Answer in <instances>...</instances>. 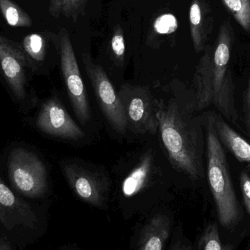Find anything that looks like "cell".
Segmentation results:
<instances>
[{
	"mask_svg": "<svg viewBox=\"0 0 250 250\" xmlns=\"http://www.w3.org/2000/svg\"><path fill=\"white\" fill-rule=\"evenodd\" d=\"M234 41V29L230 19L223 21L217 39L213 45H206L195 67L192 102L196 111L214 105L220 115L238 125L236 86L230 67Z\"/></svg>",
	"mask_w": 250,
	"mask_h": 250,
	"instance_id": "6da1fadb",
	"label": "cell"
},
{
	"mask_svg": "<svg viewBox=\"0 0 250 250\" xmlns=\"http://www.w3.org/2000/svg\"><path fill=\"white\" fill-rule=\"evenodd\" d=\"M154 106L162 141L173 167L192 180L203 179L206 140L202 120L193 115V102L184 107L155 100Z\"/></svg>",
	"mask_w": 250,
	"mask_h": 250,
	"instance_id": "7a4b0ae2",
	"label": "cell"
},
{
	"mask_svg": "<svg viewBox=\"0 0 250 250\" xmlns=\"http://www.w3.org/2000/svg\"><path fill=\"white\" fill-rule=\"evenodd\" d=\"M201 120L206 133L207 177L219 221L226 229H231L239 224L242 213L232 182L229 160L216 132L212 112L207 113Z\"/></svg>",
	"mask_w": 250,
	"mask_h": 250,
	"instance_id": "3957f363",
	"label": "cell"
},
{
	"mask_svg": "<svg viewBox=\"0 0 250 250\" xmlns=\"http://www.w3.org/2000/svg\"><path fill=\"white\" fill-rule=\"evenodd\" d=\"M8 175L14 189L27 198L42 197L48 189L43 163L35 154L23 148H16L10 153Z\"/></svg>",
	"mask_w": 250,
	"mask_h": 250,
	"instance_id": "277c9868",
	"label": "cell"
},
{
	"mask_svg": "<svg viewBox=\"0 0 250 250\" xmlns=\"http://www.w3.org/2000/svg\"><path fill=\"white\" fill-rule=\"evenodd\" d=\"M82 58L104 116L114 130L119 133H125L127 123L124 108L105 70L101 65L94 62L88 53L83 52Z\"/></svg>",
	"mask_w": 250,
	"mask_h": 250,
	"instance_id": "5b68a950",
	"label": "cell"
},
{
	"mask_svg": "<svg viewBox=\"0 0 250 250\" xmlns=\"http://www.w3.org/2000/svg\"><path fill=\"white\" fill-rule=\"evenodd\" d=\"M59 42L62 72L67 94L76 117L85 124L91 119L90 107L73 44L68 32L64 28L60 30Z\"/></svg>",
	"mask_w": 250,
	"mask_h": 250,
	"instance_id": "8992f818",
	"label": "cell"
},
{
	"mask_svg": "<svg viewBox=\"0 0 250 250\" xmlns=\"http://www.w3.org/2000/svg\"><path fill=\"white\" fill-rule=\"evenodd\" d=\"M118 95L124 108L127 127L141 134H154L158 130L154 100L148 90L125 85Z\"/></svg>",
	"mask_w": 250,
	"mask_h": 250,
	"instance_id": "52a82bcc",
	"label": "cell"
},
{
	"mask_svg": "<svg viewBox=\"0 0 250 250\" xmlns=\"http://www.w3.org/2000/svg\"><path fill=\"white\" fill-rule=\"evenodd\" d=\"M36 125L44 133L56 138L79 140L85 136L84 132L57 97L50 98L42 104Z\"/></svg>",
	"mask_w": 250,
	"mask_h": 250,
	"instance_id": "ba28073f",
	"label": "cell"
},
{
	"mask_svg": "<svg viewBox=\"0 0 250 250\" xmlns=\"http://www.w3.org/2000/svg\"><path fill=\"white\" fill-rule=\"evenodd\" d=\"M63 171L70 188L80 199L98 208L105 205L108 184L102 176L76 164L65 165Z\"/></svg>",
	"mask_w": 250,
	"mask_h": 250,
	"instance_id": "9c48e42d",
	"label": "cell"
},
{
	"mask_svg": "<svg viewBox=\"0 0 250 250\" xmlns=\"http://www.w3.org/2000/svg\"><path fill=\"white\" fill-rule=\"evenodd\" d=\"M36 214L29 204L17 197L0 177V223L8 232L34 229Z\"/></svg>",
	"mask_w": 250,
	"mask_h": 250,
	"instance_id": "30bf717a",
	"label": "cell"
},
{
	"mask_svg": "<svg viewBox=\"0 0 250 250\" xmlns=\"http://www.w3.org/2000/svg\"><path fill=\"white\" fill-rule=\"evenodd\" d=\"M26 61L23 48L0 35V66L12 92L19 100L26 96Z\"/></svg>",
	"mask_w": 250,
	"mask_h": 250,
	"instance_id": "8fae6325",
	"label": "cell"
},
{
	"mask_svg": "<svg viewBox=\"0 0 250 250\" xmlns=\"http://www.w3.org/2000/svg\"><path fill=\"white\" fill-rule=\"evenodd\" d=\"M189 29L195 52L204 51L214 29V16L207 0H193L189 12Z\"/></svg>",
	"mask_w": 250,
	"mask_h": 250,
	"instance_id": "7c38bea8",
	"label": "cell"
},
{
	"mask_svg": "<svg viewBox=\"0 0 250 250\" xmlns=\"http://www.w3.org/2000/svg\"><path fill=\"white\" fill-rule=\"evenodd\" d=\"M214 128L220 142L228 148L238 161L246 165L250 170V144L242 138L221 115L212 113Z\"/></svg>",
	"mask_w": 250,
	"mask_h": 250,
	"instance_id": "4fadbf2b",
	"label": "cell"
},
{
	"mask_svg": "<svg viewBox=\"0 0 250 250\" xmlns=\"http://www.w3.org/2000/svg\"><path fill=\"white\" fill-rule=\"evenodd\" d=\"M170 220L164 214L154 216L144 226L138 250H163L170 234Z\"/></svg>",
	"mask_w": 250,
	"mask_h": 250,
	"instance_id": "5bb4252c",
	"label": "cell"
},
{
	"mask_svg": "<svg viewBox=\"0 0 250 250\" xmlns=\"http://www.w3.org/2000/svg\"><path fill=\"white\" fill-rule=\"evenodd\" d=\"M152 159L151 154H146L139 164L125 179L123 191L126 196H131L139 192L148 179L151 171Z\"/></svg>",
	"mask_w": 250,
	"mask_h": 250,
	"instance_id": "9a60e30c",
	"label": "cell"
},
{
	"mask_svg": "<svg viewBox=\"0 0 250 250\" xmlns=\"http://www.w3.org/2000/svg\"><path fill=\"white\" fill-rule=\"evenodd\" d=\"M89 0H49L50 14L54 18L63 16L76 22L84 16Z\"/></svg>",
	"mask_w": 250,
	"mask_h": 250,
	"instance_id": "2e32d148",
	"label": "cell"
},
{
	"mask_svg": "<svg viewBox=\"0 0 250 250\" xmlns=\"http://www.w3.org/2000/svg\"><path fill=\"white\" fill-rule=\"evenodd\" d=\"M0 11L10 26L30 27L32 25L30 16L10 0H0Z\"/></svg>",
	"mask_w": 250,
	"mask_h": 250,
	"instance_id": "e0dca14e",
	"label": "cell"
},
{
	"mask_svg": "<svg viewBox=\"0 0 250 250\" xmlns=\"http://www.w3.org/2000/svg\"><path fill=\"white\" fill-rule=\"evenodd\" d=\"M226 10L250 35V0H221Z\"/></svg>",
	"mask_w": 250,
	"mask_h": 250,
	"instance_id": "ac0fdd59",
	"label": "cell"
},
{
	"mask_svg": "<svg viewBox=\"0 0 250 250\" xmlns=\"http://www.w3.org/2000/svg\"><path fill=\"white\" fill-rule=\"evenodd\" d=\"M198 250H233V248L223 243L217 223H213L206 228L200 238Z\"/></svg>",
	"mask_w": 250,
	"mask_h": 250,
	"instance_id": "d6986e66",
	"label": "cell"
},
{
	"mask_svg": "<svg viewBox=\"0 0 250 250\" xmlns=\"http://www.w3.org/2000/svg\"><path fill=\"white\" fill-rule=\"evenodd\" d=\"M22 48L25 55L37 62H41L45 59V42L41 35L31 34L25 37L22 42Z\"/></svg>",
	"mask_w": 250,
	"mask_h": 250,
	"instance_id": "ffe728a7",
	"label": "cell"
},
{
	"mask_svg": "<svg viewBox=\"0 0 250 250\" xmlns=\"http://www.w3.org/2000/svg\"><path fill=\"white\" fill-rule=\"evenodd\" d=\"M178 29V21L173 15L163 14L159 16L154 23V29L160 35H170Z\"/></svg>",
	"mask_w": 250,
	"mask_h": 250,
	"instance_id": "44dd1931",
	"label": "cell"
},
{
	"mask_svg": "<svg viewBox=\"0 0 250 250\" xmlns=\"http://www.w3.org/2000/svg\"><path fill=\"white\" fill-rule=\"evenodd\" d=\"M111 51L119 62H124L125 41L124 32L121 26H117L111 41Z\"/></svg>",
	"mask_w": 250,
	"mask_h": 250,
	"instance_id": "7402d4cb",
	"label": "cell"
},
{
	"mask_svg": "<svg viewBox=\"0 0 250 250\" xmlns=\"http://www.w3.org/2000/svg\"><path fill=\"white\" fill-rule=\"evenodd\" d=\"M239 182L244 203L250 217V176L248 172L242 171L239 176Z\"/></svg>",
	"mask_w": 250,
	"mask_h": 250,
	"instance_id": "603a6c76",
	"label": "cell"
},
{
	"mask_svg": "<svg viewBox=\"0 0 250 250\" xmlns=\"http://www.w3.org/2000/svg\"><path fill=\"white\" fill-rule=\"evenodd\" d=\"M243 115L247 132L250 137V75L248 86H247L246 91L244 94Z\"/></svg>",
	"mask_w": 250,
	"mask_h": 250,
	"instance_id": "cb8c5ba5",
	"label": "cell"
},
{
	"mask_svg": "<svg viewBox=\"0 0 250 250\" xmlns=\"http://www.w3.org/2000/svg\"><path fill=\"white\" fill-rule=\"evenodd\" d=\"M0 250H14L11 242L2 233H0Z\"/></svg>",
	"mask_w": 250,
	"mask_h": 250,
	"instance_id": "d4e9b609",
	"label": "cell"
},
{
	"mask_svg": "<svg viewBox=\"0 0 250 250\" xmlns=\"http://www.w3.org/2000/svg\"><path fill=\"white\" fill-rule=\"evenodd\" d=\"M181 248H182V243H181V241H179L173 245V248L170 250H181Z\"/></svg>",
	"mask_w": 250,
	"mask_h": 250,
	"instance_id": "484cf974",
	"label": "cell"
},
{
	"mask_svg": "<svg viewBox=\"0 0 250 250\" xmlns=\"http://www.w3.org/2000/svg\"><path fill=\"white\" fill-rule=\"evenodd\" d=\"M181 250H189V248L186 245H182V248H181Z\"/></svg>",
	"mask_w": 250,
	"mask_h": 250,
	"instance_id": "4316f807",
	"label": "cell"
}]
</instances>
